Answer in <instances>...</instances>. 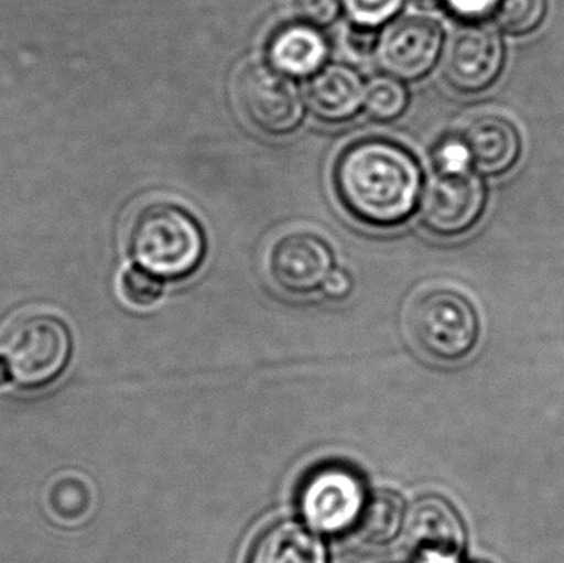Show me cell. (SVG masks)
<instances>
[{
    "instance_id": "1",
    "label": "cell",
    "mask_w": 564,
    "mask_h": 563,
    "mask_svg": "<svg viewBox=\"0 0 564 563\" xmlns=\"http://www.w3.org/2000/svg\"><path fill=\"white\" fill-rule=\"evenodd\" d=\"M335 195L348 215L371 228H394L420 207L423 171L410 149L388 138H364L338 154Z\"/></svg>"
},
{
    "instance_id": "2",
    "label": "cell",
    "mask_w": 564,
    "mask_h": 563,
    "mask_svg": "<svg viewBox=\"0 0 564 563\" xmlns=\"http://www.w3.org/2000/svg\"><path fill=\"white\" fill-rule=\"evenodd\" d=\"M128 248L138 267L161 280L182 281L204 263L207 237L191 210L175 202L154 201L132 217Z\"/></svg>"
},
{
    "instance_id": "3",
    "label": "cell",
    "mask_w": 564,
    "mask_h": 563,
    "mask_svg": "<svg viewBox=\"0 0 564 563\" xmlns=\"http://www.w3.org/2000/svg\"><path fill=\"white\" fill-rule=\"evenodd\" d=\"M408 329L427 357L443 364L469 357L480 336L476 307L451 288L423 291L408 310Z\"/></svg>"
},
{
    "instance_id": "4",
    "label": "cell",
    "mask_w": 564,
    "mask_h": 563,
    "mask_svg": "<svg viewBox=\"0 0 564 563\" xmlns=\"http://www.w3.org/2000/svg\"><path fill=\"white\" fill-rule=\"evenodd\" d=\"M0 354L12 370L13 382L26 390L55 382L68 366L72 336L50 314H29L13 321L0 337Z\"/></svg>"
},
{
    "instance_id": "5",
    "label": "cell",
    "mask_w": 564,
    "mask_h": 563,
    "mask_svg": "<svg viewBox=\"0 0 564 563\" xmlns=\"http://www.w3.org/2000/svg\"><path fill=\"white\" fill-rule=\"evenodd\" d=\"M367 499L360 476L335 463L308 473L299 489L302 518L322 534H341L357 528Z\"/></svg>"
},
{
    "instance_id": "6",
    "label": "cell",
    "mask_w": 564,
    "mask_h": 563,
    "mask_svg": "<svg viewBox=\"0 0 564 563\" xmlns=\"http://www.w3.org/2000/svg\"><path fill=\"white\" fill-rule=\"evenodd\" d=\"M237 98L248 121L268 136L291 134L304 119L297 86L267 63H251L240 73Z\"/></svg>"
},
{
    "instance_id": "7",
    "label": "cell",
    "mask_w": 564,
    "mask_h": 563,
    "mask_svg": "<svg viewBox=\"0 0 564 563\" xmlns=\"http://www.w3.org/2000/svg\"><path fill=\"white\" fill-rule=\"evenodd\" d=\"M486 185L466 171H436L424 185L420 220L430 234L451 238L469 231L486 210Z\"/></svg>"
},
{
    "instance_id": "8",
    "label": "cell",
    "mask_w": 564,
    "mask_h": 563,
    "mask_svg": "<svg viewBox=\"0 0 564 563\" xmlns=\"http://www.w3.org/2000/svg\"><path fill=\"white\" fill-rule=\"evenodd\" d=\"M444 30L437 20L408 15L394 20L378 39L377 59L384 73L401 82L424 78L443 52Z\"/></svg>"
},
{
    "instance_id": "9",
    "label": "cell",
    "mask_w": 564,
    "mask_h": 563,
    "mask_svg": "<svg viewBox=\"0 0 564 563\" xmlns=\"http://www.w3.org/2000/svg\"><path fill=\"white\" fill-rule=\"evenodd\" d=\"M404 542L416 563H460L467 529L457 509L446 499L426 496L408 511Z\"/></svg>"
},
{
    "instance_id": "10",
    "label": "cell",
    "mask_w": 564,
    "mask_h": 563,
    "mask_svg": "<svg viewBox=\"0 0 564 563\" xmlns=\"http://www.w3.org/2000/svg\"><path fill=\"white\" fill-rule=\"evenodd\" d=\"M502 66V40L486 23L460 26L444 48V79L459 93L470 95L489 88L499 78Z\"/></svg>"
},
{
    "instance_id": "11",
    "label": "cell",
    "mask_w": 564,
    "mask_h": 563,
    "mask_svg": "<svg viewBox=\"0 0 564 563\" xmlns=\"http://www.w3.org/2000/svg\"><path fill=\"white\" fill-rule=\"evenodd\" d=\"M335 270L330 243L314 231L282 235L268 253V271L278 288L294 296L322 290Z\"/></svg>"
},
{
    "instance_id": "12",
    "label": "cell",
    "mask_w": 564,
    "mask_h": 563,
    "mask_svg": "<svg viewBox=\"0 0 564 563\" xmlns=\"http://www.w3.org/2000/svg\"><path fill=\"white\" fill-rule=\"evenodd\" d=\"M460 139L469 152L470 164L484 175L510 171L522 152L519 129L506 116L494 112L470 119Z\"/></svg>"
},
{
    "instance_id": "13",
    "label": "cell",
    "mask_w": 564,
    "mask_h": 563,
    "mask_svg": "<svg viewBox=\"0 0 564 563\" xmlns=\"http://www.w3.org/2000/svg\"><path fill=\"white\" fill-rule=\"evenodd\" d=\"M365 89L360 75L345 65H330L312 76L307 85V105L321 121L347 122L364 108Z\"/></svg>"
},
{
    "instance_id": "14",
    "label": "cell",
    "mask_w": 564,
    "mask_h": 563,
    "mask_svg": "<svg viewBox=\"0 0 564 563\" xmlns=\"http://www.w3.org/2000/svg\"><path fill=\"white\" fill-rule=\"evenodd\" d=\"M247 563H327L321 539L295 521L270 526L251 545Z\"/></svg>"
},
{
    "instance_id": "15",
    "label": "cell",
    "mask_w": 564,
    "mask_h": 563,
    "mask_svg": "<svg viewBox=\"0 0 564 563\" xmlns=\"http://www.w3.org/2000/svg\"><path fill=\"white\" fill-rule=\"evenodd\" d=\"M271 65L288 76H314L324 68L328 43L315 26L307 23L280 30L270 42Z\"/></svg>"
},
{
    "instance_id": "16",
    "label": "cell",
    "mask_w": 564,
    "mask_h": 563,
    "mask_svg": "<svg viewBox=\"0 0 564 563\" xmlns=\"http://www.w3.org/2000/svg\"><path fill=\"white\" fill-rule=\"evenodd\" d=\"M406 516L403 498L390 489H380L368 496L355 529L365 544L387 545L403 532Z\"/></svg>"
},
{
    "instance_id": "17",
    "label": "cell",
    "mask_w": 564,
    "mask_h": 563,
    "mask_svg": "<svg viewBox=\"0 0 564 563\" xmlns=\"http://www.w3.org/2000/svg\"><path fill=\"white\" fill-rule=\"evenodd\" d=\"M50 518L63 528H79L95 508V491L83 476L65 473L50 483L45 492Z\"/></svg>"
},
{
    "instance_id": "18",
    "label": "cell",
    "mask_w": 564,
    "mask_h": 563,
    "mask_svg": "<svg viewBox=\"0 0 564 563\" xmlns=\"http://www.w3.org/2000/svg\"><path fill=\"white\" fill-rule=\"evenodd\" d=\"M410 105V95L401 79L381 76L365 89V112L375 121L390 122L403 116Z\"/></svg>"
},
{
    "instance_id": "19",
    "label": "cell",
    "mask_w": 564,
    "mask_h": 563,
    "mask_svg": "<svg viewBox=\"0 0 564 563\" xmlns=\"http://www.w3.org/2000/svg\"><path fill=\"white\" fill-rule=\"evenodd\" d=\"M549 9V0H499L496 20L510 35H527L539 29Z\"/></svg>"
},
{
    "instance_id": "20",
    "label": "cell",
    "mask_w": 564,
    "mask_h": 563,
    "mask_svg": "<svg viewBox=\"0 0 564 563\" xmlns=\"http://www.w3.org/2000/svg\"><path fill=\"white\" fill-rule=\"evenodd\" d=\"M122 297L131 306L151 307L155 306L164 296L165 286L161 278L152 274L144 268L129 267L119 280Z\"/></svg>"
},
{
    "instance_id": "21",
    "label": "cell",
    "mask_w": 564,
    "mask_h": 563,
    "mask_svg": "<svg viewBox=\"0 0 564 563\" xmlns=\"http://www.w3.org/2000/svg\"><path fill=\"white\" fill-rule=\"evenodd\" d=\"M403 3L404 0H341V6L345 7L354 23L370 26V29L393 19Z\"/></svg>"
},
{
    "instance_id": "22",
    "label": "cell",
    "mask_w": 564,
    "mask_h": 563,
    "mask_svg": "<svg viewBox=\"0 0 564 563\" xmlns=\"http://www.w3.org/2000/svg\"><path fill=\"white\" fill-rule=\"evenodd\" d=\"M341 0H292V10L302 23L321 29L337 20Z\"/></svg>"
},
{
    "instance_id": "23",
    "label": "cell",
    "mask_w": 564,
    "mask_h": 563,
    "mask_svg": "<svg viewBox=\"0 0 564 563\" xmlns=\"http://www.w3.org/2000/svg\"><path fill=\"white\" fill-rule=\"evenodd\" d=\"M434 162H436V171H466L469 169L470 155L463 139H449L441 142L434 154Z\"/></svg>"
},
{
    "instance_id": "24",
    "label": "cell",
    "mask_w": 564,
    "mask_h": 563,
    "mask_svg": "<svg viewBox=\"0 0 564 563\" xmlns=\"http://www.w3.org/2000/svg\"><path fill=\"white\" fill-rule=\"evenodd\" d=\"M447 10L463 19L476 20L494 12L499 0H441Z\"/></svg>"
},
{
    "instance_id": "25",
    "label": "cell",
    "mask_w": 564,
    "mask_h": 563,
    "mask_svg": "<svg viewBox=\"0 0 564 563\" xmlns=\"http://www.w3.org/2000/svg\"><path fill=\"white\" fill-rule=\"evenodd\" d=\"M354 291V280L345 270H334L325 280L322 293L328 301H345Z\"/></svg>"
},
{
    "instance_id": "26",
    "label": "cell",
    "mask_w": 564,
    "mask_h": 563,
    "mask_svg": "<svg viewBox=\"0 0 564 563\" xmlns=\"http://www.w3.org/2000/svg\"><path fill=\"white\" fill-rule=\"evenodd\" d=\"M377 45L378 39L370 26L354 23V29L348 30L347 46L357 55H368L371 50L377 48Z\"/></svg>"
},
{
    "instance_id": "27",
    "label": "cell",
    "mask_w": 564,
    "mask_h": 563,
    "mask_svg": "<svg viewBox=\"0 0 564 563\" xmlns=\"http://www.w3.org/2000/svg\"><path fill=\"white\" fill-rule=\"evenodd\" d=\"M10 382H13L12 370H10L9 362H7L6 357L0 354V389L9 386Z\"/></svg>"
},
{
    "instance_id": "28",
    "label": "cell",
    "mask_w": 564,
    "mask_h": 563,
    "mask_svg": "<svg viewBox=\"0 0 564 563\" xmlns=\"http://www.w3.org/2000/svg\"><path fill=\"white\" fill-rule=\"evenodd\" d=\"M460 563H490L486 561H473V562H460Z\"/></svg>"
}]
</instances>
